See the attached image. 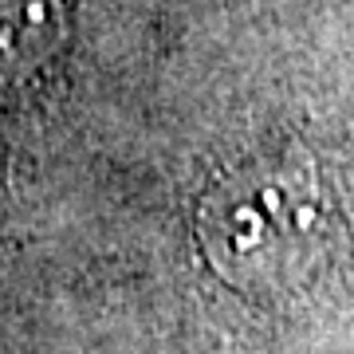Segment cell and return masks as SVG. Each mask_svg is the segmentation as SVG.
<instances>
[{"label":"cell","instance_id":"obj_1","mask_svg":"<svg viewBox=\"0 0 354 354\" xmlns=\"http://www.w3.org/2000/svg\"><path fill=\"white\" fill-rule=\"evenodd\" d=\"M197 236L232 283H279L315 264L327 236V197L315 169L291 158L228 169L197 209Z\"/></svg>","mask_w":354,"mask_h":354}]
</instances>
